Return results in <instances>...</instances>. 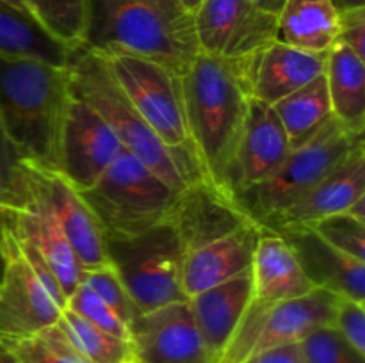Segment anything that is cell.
<instances>
[{
    "mask_svg": "<svg viewBox=\"0 0 365 363\" xmlns=\"http://www.w3.org/2000/svg\"><path fill=\"white\" fill-rule=\"evenodd\" d=\"M0 226L16 241L41 253L66 298L81 285L84 269L61 224L38 196L29 191V198L21 205H0Z\"/></svg>",
    "mask_w": 365,
    "mask_h": 363,
    "instance_id": "obj_15",
    "label": "cell"
},
{
    "mask_svg": "<svg viewBox=\"0 0 365 363\" xmlns=\"http://www.w3.org/2000/svg\"><path fill=\"white\" fill-rule=\"evenodd\" d=\"M246 363H309L302 351V345L298 344H285L278 347L267 349V351L259 352Z\"/></svg>",
    "mask_w": 365,
    "mask_h": 363,
    "instance_id": "obj_38",
    "label": "cell"
},
{
    "mask_svg": "<svg viewBox=\"0 0 365 363\" xmlns=\"http://www.w3.org/2000/svg\"><path fill=\"white\" fill-rule=\"evenodd\" d=\"M328 96L334 117L353 134H365V59L335 43L327 53Z\"/></svg>",
    "mask_w": 365,
    "mask_h": 363,
    "instance_id": "obj_25",
    "label": "cell"
},
{
    "mask_svg": "<svg viewBox=\"0 0 365 363\" xmlns=\"http://www.w3.org/2000/svg\"><path fill=\"white\" fill-rule=\"evenodd\" d=\"M0 56L66 66L70 48L52 38L31 14L0 0Z\"/></svg>",
    "mask_w": 365,
    "mask_h": 363,
    "instance_id": "obj_27",
    "label": "cell"
},
{
    "mask_svg": "<svg viewBox=\"0 0 365 363\" xmlns=\"http://www.w3.org/2000/svg\"><path fill=\"white\" fill-rule=\"evenodd\" d=\"M29 198L25 167L0 123V205L18 206Z\"/></svg>",
    "mask_w": 365,
    "mask_h": 363,
    "instance_id": "obj_35",
    "label": "cell"
},
{
    "mask_svg": "<svg viewBox=\"0 0 365 363\" xmlns=\"http://www.w3.org/2000/svg\"><path fill=\"white\" fill-rule=\"evenodd\" d=\"M24 167L27 189L38 196L53 214L82 269H96L109 263L98 221L95 219L78 191L68 184L59 171L43 169L25 162Z\"/></svg>",
    "mask_w": 365,
    "mask_h": 363,
    "instance_id": "obj_14",
    "label": "cell"
},
{
    "mask_svg": "<svg viewBox=\"0 0 365 363\" xmlns=\"http://www.w3.org/2000/svg\"><path fill=\"white\" fill-rule=\"evenodd\" d=\"M81 283L88 285L91 290H95L96 294L102 298V301L123 320L125 324L130 330V324L134 322L135 317L139 315L138 306L134 305L132 298L128 295L127 288L121 283L120 276L116 274V270L110 267V263L106 265H100L96 269H88L82 273Z\"/></svg>",
    "mask_w": 365,
    "mask_h": 363,
    "instance_id": "obj_31",
    "label": "cell"
},
{
    "mask_svg": "<svg viewBox=\"0 0 365 363\" xmlns=\"http://www.w3.org/2000/svg\"><path fill=\"white\" fill-rule=\"evenodd\" d=\"M273 109L284 127L291 149L309 144L334 120L324 75L282 98Z\"/></svg>",
    "mask_w": 365,
    "mask_h": 363,
    "instance_id": "obj_26",
    "label": "cell"
},
{
    "mask_svg": "<svg viewBox=\"0 0 365 363\" xmlns=\"http://www.w3.org/2000/svg\"><path fill=\"white\" fill-rule=\"evenodd\" d=\"M327 53L307 52L273 41L253 57L252 98L274 105L324 75Z\"/></svg>",
    "mask_w": 365,
    "mask_h": 363,
    "instance_id": "obj_21",
    "label": "cell"
},
{
    "mask_svg": "<svg viewBox=\"0 0 365 363\" xmlns=\"http://www.w3.org/2000/svg\"><path fill=\"white\" fill-rule=\"evenodd\" d=\"M252 301V269L189 298L196 324L217 363Z\"/></svg>",
    "mask_w": 365,
    "mask_h": 363,
    "instance_id": "obj_22",
    "label": "cell"
},
{
    "mask_svg": "<svg viewBox=\"0 0 365 363\" xmlns=\"http://www.w3.org/2000/svg\"><path fill=\"white\" fill-rule=\"evenodd\" d=\"M299 345L309 363H365V356L359 354L334 326L317 327Z\"/></svg>",
    "mask_w": 365,
    "mask_h": 363,
    "instance_id": "obj_33",
    "label": "cell"
},
{
    "mask_svg": "<svg viewBox=\"0 0 365 363\" xmlns=\"http://www.w3.org/2000/svg\"><path fill=\"white\" fill-rule=\"evenodd\" d=\"M339 295L314 288L299 298L266 302L253 299L220 363H246L259 352L285 344H298L323 326H334Z\"/></svg>",
    "mask_w": 365,
    "mask_h": 363,
    "instance_id": "obj_8",
    "label": "cell"
},
{
    "mask_svg": "<svg viewBox=\"0 0 365 363\" xmlns=\"http://www.w3.org/2000/svg\"><path fill=\"white\" fill-rule=\"evenodd\" d=\"M192 21L200 52L214 57L255 56L277 41V16L252 0H202Z\"/></svg>",
    "mask_w": 365,
    "mask_h": 363,
    "instance_id": "obj_10",
    "label": "cell"
},
{
    "mask_svg": "<svg viewBox=\"0 0 365 363\" xmlns=\"http://www.w3.org/2000/svg\"><path fill=\"white\" fill-rule=\"evenodd\" d=\"M4 274V251H2V228H0V280Z\"/></svg>",
    "mask_w": 365,
    "mask_h": 363,
    "instance_id": "obj_44",
    "label": "cell"
},
{
    "mask_svg": "<svg viewBox=\"0 0 365 363\" xmlns=\"http://www.w3.org/2000/svg\"><path fill=\"white\" fill-rule=\"evenodd\" d=\"M334 327L341 337L355 349L359 354L365 356V306L364 302L353 299L339 298L337 310L334 317Z\"/></svg>",
    "mask_w": 365,
    "mask_h": 363,
    "instance_id": "obj_36",
    "label": "cell"
},
{
    "mask_svg": "<svg viewBox=\"0 0 365 363\" xmlns=\"http://www.w3.org/2000/svg\"><path fill=\"white\" fill-rule=\"evenodd\" d=\"M341 13L331 0H285L277 14V41L328 53L339 38Z\"/></svg>",
    "mask_w": 365,
    "mask_h": 363,
    "instance_id": "obj_24",
    "label": "cell"
},
{
    "mask_svg": "<svg viewBox=\"0 0 365 363\" xmlns=\"http://www.w3.org/2000/svg\"><path fill=\"white\" fill-rule=\"evenodd\" d=\"M82 45L146 57L177 75L200 53L192 13L180 0H88Z\"/></svg>",
    "mask_w": 365,
    "mask_h": 363,
    "instance_id": "obj_4",
    "label": "cell"
},
{
    "mask_svg": "<svg viewBox=\"0 0 365 363\" xmlns=\"http://www.w3.org/2000/svg\"><path fill=\"white\" fill-rule=\"evenodd\" d=\"M0 363H18L11 349L4 342H0Z\"/></svg>",
    "mask_w": 365,
    "mask_h": 363,
    "instance_id": "obj_42",
    "label": "cell"
},
{
    "mask_svg": "<svg viewBox=\"0 0 365 363\" xmlns=\"http://www.w3.org/2000/svg\"><path fill=\"white\" fill-rule=\"evenodd\" d=\"M70 93L88 103L116 134L125 149L177 191L207 182L195 153L164 144L127 98L103 53L78 45L66 60Z\"/></svg>",
    "mask_w": 365,
    "mask_h": 363,
    "instance_id": "obj_3",
    "label": "cell"
},
{
    "mask_svg": "<svg viewBox=\"0 0 365 363\" xmlns=\"http://www.w3.org/2000/svg\"><path fill=\"white\" fill-rule=\"evenodd\" d=\"M25 11L52 38L73 48L84 43L88 0H21Z\"/></svg>",
    "mask_w": 365,
    "mask_h": 363,
    "instance_id": "obj_29",
    "label": "cell"
},
{
    "mask_svg": "<svg viewBox=\"0 0 365 363\" xmlns=\"http://www.w3.org/2000/svg\"><path fill=\"white\" fill-rule=\"evenodd\" d=\"M253 299L266 302L299 298L314 290L298 258L280 233L262 228L252 262Z\"/></svg>",
    "mask_w": 365,
    "mask_h": 363,
    "instance_id": "obj_23",
    "label": "cell"
},
{
    "mask_svg": "<svg viewBox=\"0 0 365 363\" xmlns=\"http://www.w3.org/2000/svg\"><path fill=\"white\" fill-rule=\"evenodd\" d=\"M337 43L348 46L365 59V7L341 13Z\"/></svg>",
    "mask_w": 365,
    "mask_h": 363,
    "instance_id": "obj_37",
    "label": "cell"
},
{
    "mask_svg": "<svg viewBox=\"0 0 365 363\" xmlns=\"http://www.w3.org/2000/svg\"><path fill=\"white\" fill-rule=\"evenodd\" d=\"M252 2L255 4L259 9L266 11V13L274 14V16H277L278 11H280L282 6L285 4V0H252Z\"/></svg>",
    "mask_w": 365,
    "mask_h": 363,
    "instance_id": "obj_39",
    "label": "cell"
},
{
    "mask_svg": "<svg viewBox=\"0 0 365 363\" xmlns=\"http://www.w3.org/2000/svg\"><path fill=\"white\" fill-rule=\"evenodd\" d=\"M277 233L292 249L314 287L334 292L339 298L365 301V262L339 251L310 226L282 228Z\"/></svg>",
    "mask_w": 365,
    "mask_h": 363,
    "instance_id": "obj_18",
    "label": "cell"
},
{
    "mask_svg": "<svg viewBox=\"0 0 365 363\" xmlns=\"http://www.w3.org/2000/svg\"><path fill=\"white\" fill-rule=\"evenodd\" d=\"M331 2L337 7L339 13H344V11L351 9H362V7H365V0H331Z\"/></svg>",
    "mask_w": 365,
    "mask_h": 363,
    "instance_id": "obj_40",
    "label": "cell"
},
{
    "mask_svg": "<svg viewBox=\"0 0 365 363\" xmlns=\"http://www.w3.org/2000/svg\"><path fill=\"white\" fill-rule=\"evenodd\" d=\"M309 226L339 251L365 262V223L362 221L342 212L324 217Z\"/></svg>",
    "mask_w": 365,
    "mask_h": 363,
    "instance_id": "obj_32",
    "label": "cell"
},
{
    "mask_svg": "<svg viewBox=\"0 0 365 363\" xmlns=\"http://www.w3.org/2000/svg\"><path fill=\"white\" fill-rule=\"evenodd\" d=\"M291 144L273 105L252 98L228 178V196L267 180L291 155Z\"/></svg>",
    "mask_w": 365,
    "mask_h": 363,
    "instance_id": "obj_16",
    "label": "cell"
},
{
    "mask_svg": "<svg viewBox=\"0 0 365 363\" xmlns=\"http://www.w3.org/2000/svg\"><path fill=\"white\" fill-rule=\"evenodd\" d=\"M180 2L184 4V7L189 11V13H195V9L200 6L202 0H180Z\"/></svg>",
    "mask_w": 365,
    "mask_h": 363,
    "instance_id": "obj_43",
    "label": "cell"
},
{
    "mask_svg": "<svg viewBox=\"0 0 365 363\" xmlns=\"http://www.w3.org/2000/svg\"><path fill=\"white\" fill-rule=\"evenodd\" d=\"M362 196H365V141H360L335 169L298 201L259 226L273 231L289 226H309L324 217L346 212Z\"/></svg>",
    "mask_w": 365,
    "mask_h": 363,
    "instance_id": "obj_17",
    "label": "cell"
},
{
    "mask_svg": "<svg viewBox=\"0 0 365 363\" xmlns=\"http://www.w3.org/2000/svg\"><path fill=\"white\" fill-rule=\"evenodd\" d=\"M107 260L141 313L187 299L182 265L187 255L170 219L128 238H103Z\"/></svg>",
    "mask_w": 365,
    "mask_h": 363,
    "instance_id": "obj_6",
    "label": "cell"
},
{
    "mask_svg": "<svg viewBox=\"0 0 365 363\" xmlns=\"http://www.w3.org/2000/svg\"><path fill=\"white\" fill-rule=\"evenodd\" d=\"M64 308H70L71 312H75L77 315L84 317L86 320H89L95 326L102 327L107 333H113L116 337L125 338V340H130V330H128L127 324L102 301L98 294L95 290L88 287L86 283H81L70 295L66 298V306Z\"/></svg>",
    "mask_w": 365,
    "mask_h": 363,
    "instance_id": "obj_34",
    "label": "cell"
},
{
    "mask_svg": "<svg viewBox=\"0 0 365 363\" xmlns=\"http://www.w3.org/2000/svg\"><path fill=\"white\" fill-rule=\"evenodd\" d=\"M253 57L223 59L200 52L182 73L192 148L207 182L227 196L230 167L252 100Z\"/></svg>",
    "mask_w": 365,
    "mask_h": 363,
    "instance_id": "obj_1",
    "label": "cell"
},
{
    "mask_svg": "<svg viewBox=\"0 0 365 363\" xmlns=\"http://www.w3.org/2000/svg\"><path fill=\"white\" fill-rule=\"evenodd\" d=\"M132 363H217L189 299L139 313L130 324Z\"/></svg>",
    "mask_w": 365,
    "mask_h": 363,
    "instance_id": "obj_12",
    "label": "cell"
},
{
    "mask_svg": "<svg viewBox=\"0 0 365 363\" xmlns=\"http://www.w3.org/2000/svg\"><path fill=\"white\" fill-rule=\"evenodd\" d=\"M360 141H364V135L353 134L334 117L309 144L292 149L274 174L253 187L235 192L232 201L248 219L262 224L298 201L335 169Z\"/></svg>",
    "mask_w": 365,
    "mask_h": 363,
    "instance_id": "obj_7",
    "label": "cell"
},
{
    "mask_svg": "<svg viewBox=\"0 0 365 363\" xmlns=\"http://www.w3.org/2000/svg\"><path fill=\"white\" fill-rule=\"evenodd\" d=\"M109 125L88 103L71 96L59 141L57 171L75 191L91 187L123 152Z\"/></svg>",
    "mask_w": 365,
    "mask_h": 363,
    "instance_id": "obj_13",
    "label": "cell"
},
{
    "mask_svg": "<svg viewBox=\"0 0 365 363\" xmlns=\"http://www.w3.org/2000/svg\"><path fill=\"white\" fill-rule=\"evenodd\" d=\"M346 214H349V216L355 217V219H359V221H362V223H365V196L356 199V201L353 203V205L349 206L348 210H346Z\"/></svg>",
    "mask_w": 365,
    "mask_h": 363,
    "instance_id": "obj_41",
    "label": "cell"
},
{
    "mask_svg": "<svg viewBox=\"0 0 365 363\" xmlns=\"http://www.w3.org/2000/svg\"><path fill=\"white\" fill-rule=\"evenodd\" d=\"M70 98L66 66L0 56V123L21 162L57 171Z\"/></svg>",
    "mask_w": 365,
    "mask_h": 363,
    "instance_id": "obj_2",
    "label": "cell"
},
{
    "mask_svg": "<svg viewBox=\"0 0 365 363\" xmlns=\"http://www.w3.org/2000/svg\"><path fill=\"white\" fill-rule=\"evenodd\" d=\"M103 56L127 98L157 137L170 148L195 153L185 120L182 75L134 53Z\"/></svg>",
    "mask_w": 365,
    "mask_h": 363,
    "instance_id": "obj_9",
    "label": "cell"
},
{
    "mask_svg": "<svg viewBox=\"0 0 365 363\" xmlns=\"http://www.w3.org/2000/svg\"><path fill=\"white\" fill-rule=\"evenodd\" d=\"M2 228V226H0ZM4 274L0 280V342L21 340L53 326L61 308L2 228Z\"/></svg>",
    "mask_w": 365,
    "mask_h": 363,
    "instance_id": "obj_11",
    "label": "cell"
},
{
    "mask_svg": "<svg viewBox=\"0 0 365 363\" xmlns=\"http://www.w3.org/2000/svg\"><path fill=\"white\" fill-rule=\"evenodd\" d=\"M180 192L123 149L106 173L78 194L98 221L103 238H128L166 221Z\"/></svg>",
    "mask_w": 365,
    "mask_h": 363,
    "instance_id": "obj_5",
    "label": "cell"
},
{
    "mask_svg": "<svg viewBox=\"0 0 365 363\" xmlns=\"http://www.w3.org/2000/svg\"><path fill=\"white\" fill-rule=\"evenodd\" d=\"M6 345L18 363H88L59 324Z\"/></svg>",
    "mask_w": 365,
    "mask_h": 363,
    "instance_id": "obj_30",
    "label": "cell"
},
{
    "mask_svg": "<svg viewBox=\"0 0 365 363\" xmlns=\"http://www.w3.org/2000/svg\"><path fill=\"white\" fill-rule=\"evenodd\" d=\"M57 324L88 363H132L130 340L107 333L70 308H63Z\"/></svg>",
    "mask_w": 365,
    "mask_h": 363,
    "instance_id": "obj_28",
    "label": "cell"
},
{
    "mask_svg": "<svg viewBox=\"0 0 365 363\" xmlns=\"http://www.w3.org/2000/svg\"><path fill=\"white\" fill-rule=\"evenodd\" d=\"M7 4H11V6H14L16 7V9H21V11H25V7H24V2H21V0H6ZM25 13H27V11H25Z\"/></svg>",
    "mask_w": 365,
    "mask_h": 363,
    "instance_id": "obj_45",
    "label": "cell"
},
{
    "mask_svg": "<svg viewBox=\"0 0 365 363\" xmlns=\"http://www.w3.org/2000/svg\"><path fill=\"white\" fill-rule=\"evenodd\" d=\"M168 219L180 233L187 253L252 221L209 182L184 189Z\"/></svg>",
    "mask_w": 365,
    "mask_h": 363,
    "instance_id": "obj_20",
    "label": "cell"
},
{
    "mask_svg": "<svg viewBox=\"0 0 365 363\" xmlns=\"http://www.w3.org/2000/svg\"><path fill=\"white\" fill-rule=\"evenodd\" d=\"M260 233L262 226L246 221L230 233L189 251L182 265V290L185 298H192L252 269Z\"/></svg>",
    "mask_w": 365,
    "mask_h": 363,
    "instance_id": "obj_19",
    "label": "cell"
}]
</instances>
